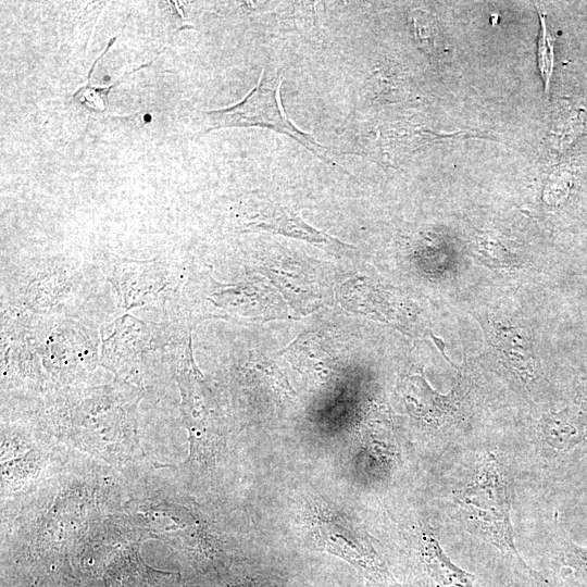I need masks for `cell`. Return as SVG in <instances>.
<instances>
[{
    "instance_id": "obj_9",
    "label": "cell",
    "mask_w": 587,
    "mask_h": 587,
    "mask_svg": "<svg viewBox=\"0 0 587 587\" xmlns=\"http://www.w3.org/2000/svg\"><path fill=\"white\" fill-rule=\"evenodd\" d=\"M246 224L249 230H265L303 239L316 245L335 242L330 236L308 225L294 209L266 205Z\"/></svg>"
},
{
    "instance_id": "obj_10",
    "label": "cell",
    "mask_w": 587,
    "mask_h": 587,
    "mask_svg": "<svg viewBox=\"0 0 587 587\" xmlns=\"http://www.w3.org/2000/svg\"><path fill=\"white\" fill-rule=\"evenodd\" d=\"M404 397L412 404L419 417L430 422H441L452 412L451 400L433 391L424 378L412 376L407 380Z\"/></svg>"
},
{
    "instance_id": "obj_3",
    "label": "cell",
    "mask_w": 587,
    "mask_h": 587,
    "mask_svg": "<svg viewBox=\"0 0 587 587\" xmlns=\"http://www.w3.org/2000/svg\"><path fill=\"white\" fill-rule=\"evenodd\" d=\"M576 405L546 415L540 424V439L546 458L566 462L587 452V398Z\"/></svg>"
},
{
    "instance_id": "obj_6",
    "label": "cell",
    "mask_w": 587,
    "mask_h": 587,
    "mask_svg": "<svg viewBox=\"0 0 587 587\" xmlns=\"http://www.w3.org/2000/svg\"><path fill=\"white\" fill-rule=\"evenodd\" d=\"M103 270L126 310L152 302L167 285L165 271L155 261L117 259Z\"/></svg>"
},
{
    "instance_id": "obj_7",
    "label": "cell",
    "mask_w": 587,
    "mask_h": 587,
    "mask_svg": "<svg viewBox=\"0 0 587 587\" xmlns=\"http://www.w3.org/2000/svg\"><path fill=\"white\" fill-rule=\"evenodd\" d=\"M43 355L48 364L58 370L91 366L98 355L97 341L85 327L64 323L50 334Z\"/></svg>"
},
{
    "instance_id": "obj_1",
    "label": "cell",
    "mask_w": 587,
    "mask_h": 587,
    "mask_svg": "<svg viewBox=\"0 0 587 587\" xmlns=\"http://www.w3.org/2000/svg\"><path fill=\"white\" fill-rule=\"evenodd\" d=\"M455 501L460 519L471 533L512 555L536 582L555 587L527 565L515 548L508 480L494 455L487 453L477 462L470 478L455 495Z\"/></svg>"
},
{
    "instance_id": "obj_8",
    "label": "cell",
    "mask_w": 587,
    "mask_h": 587,
    "mask_svg": "<svg viewBox=\"0 0 587 587\" xmlns=\"http://www.w3.org/2000/svg\"><path fill=\"white\" fill-rule=\"evenodd\" d=\"M419 560L426 587H475V576L455 565L432 534L419 541Z\"/></svg>"
},
{
    "instance_id": "obj_11",
    "label": "cell",
    "mask_w": 587,
    "mask_h": 587,
    "mask_svg": "<svg viewBox=\"0 0 587 587\" xmlns=\"http://www.w3.org/2000/svg\"><path fill=\"white\" fill-rule=\"evenodd\" d=\"M540 25H541V32H540V38L538 41L537 62H538L540 75L545 84V91L547 93L549 90L550 79L553 73V68H554V48H553L554 39L551 37L550 33L548 32L546 18L542 14H540Z\"/></svg>"
},
{
    "instance_id": "obj_12",
    "label": "cell",
    "mask_w": 587,
    "mask_h": 587,
    "mask_svg": "<svg viewBox=\"0 0 587 587\" xmlns=\"http://www.w3.org/2000/svg\"><path fill=\"white\" fill-rule=\"evenodd\" d=\"M414 24L419 39L426 51L434 55L441 54L444 39L434 18L427 13H422L414 17Z\"/></svg>"
},
{
    "instance_id": "obj_2",
    "label": "cell",
    "mask_w": 587,
    "mask_h": 587,
    "mask_svg": "<svg viewBox=\"0 0 587 587\" xmlns=\"http://www.w3.org/2000/svg\"><path fill=\"white\" fill-rule=\"evenodd\" d=\"M280 84L282 75L265 74V70H263L258 85L242 101L226 109L205 113L211 121L208 130L234 126L270 128L279 134L288 135L323 162L337 167V164L328 155V150L311 135L297 128L286 116L279 100Z\"/></svg>"
},
{
    "instance_id": "obj_5",
    "label": "cell",
    "mask_w": 587,
    "mask_h": 587,
    "mask_svg": "<svg viewBox=\"0 0 587 587\" xmlns=\"http://www.w3.org/2000/svg\"><path fill=\"white\" fill-rule=\"evenodd\" d=\"M313 526L319 545L326 551L378 577L385 576L386 567L380 557L346 521L330 512H321L315 515Z\"/></svg>"
},
{
    "instance_id": "obj_4",
    "label": "cell",
    "mask_w": 587,
    "mask_h": 587,
    "mask_svg": "<svg viewBox=\"0 0 587 587\" xmlns=\"http://www.w3.org/2000/svg\"><path fill=\"white\" fill-rule=\"evenodd\" d=\"M100 335V362L116 374L139 365L151 338L147 324L129 314L102 327Z\"/></svg>"
},
{
    "instance_id": "obj_13",
    "label": "cell",
    "mask_w": 587,
    "mask_h": 587,
    "mask_svg": "<svg viewBox=\"0 0 587 587\" xmlns=\"http://www.w3.org/2000/svg\"><path fill=\"white\" fill-rule=\"evenodd\" d=\"M562 563L587 585V548L566 540L563 544Z\"/></svg>"
}]
</instances>
